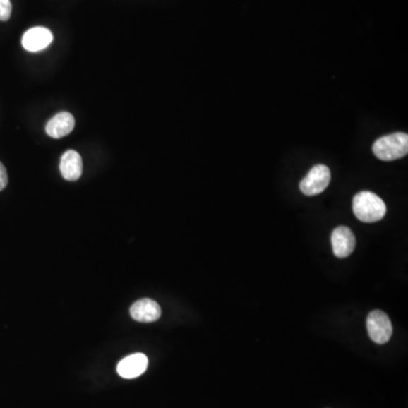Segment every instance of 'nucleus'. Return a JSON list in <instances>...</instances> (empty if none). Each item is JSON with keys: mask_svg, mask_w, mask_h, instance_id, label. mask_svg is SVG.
Returning <instances> with one entry per match:
<instances>
[{"mask_svg": "<svg viewBox=\"0 0 408 408\" xmlns=\"http://www.w3.org/2000/svg\"><path fill=\"white\" fill-rule=\"evenodd\" d=\"M353 211L361 222H377L385 216L387 207L377 194L363 191L354 196Z\"/></svg>", "mask_w": 408, "mask_h": 408, "instance_id": "1", "label": "nucleus"}, {"mask_svg": "<svg viewBox=\"0 0 408 408\" xmlns=\"http://www.w3.org/2000/svg\"><path fill=\"white\" fill-rule=\"evenodd\" d=\"M373 153L383 161H394L404 158L408 152V136L406 133H394L383 136L374 142Z\"/></svg>", "mask_w": 408, "mask_h": 408, "instance_id": "2", "label": "nucleus"}, {"mask_svg": "<svg viewBox=\"0 0 408 408\" xmlns=\"http://www.w3.org/2000/svg\"><path fill=\"white\" fill-rule=\"evenodd\" d=\"M368 336L376 344L383 345L392 336V325L389 316L383 311H372L366 319Z\"/></svg>", "mask_w": 408, "mask_h": 408, "instance_id": "3", "label": "nucleus"}, {"mask_svg": "<svg viewBox=\"0 0 408 408\" xmlns=\"http://www.w3.org/2000/svg\"><path fill=\"white\" fill-rule=\"evenodd\" d=\"M330 179V169L325 164H316L301 181L299 188L305 196H318L328 187Z\"/></svg>", "mask_w": 408, "mask_h": 408, "instance_id": "4", "label": "nucleus"}, {"mask_svg": "<svg viewBox=\"0 0 408 408\" xmlns=\"http://www.w3.org/2000/svg\"><path fill=\"white\" fill-rule=\"evenodd\" d=\"M331 244L337 258H347L355 250V236L353 232L346 226H340L331 234Z\"/></svg>", "mask_w": 408, "mask_h": 408, "instance_id": "5", "label": "nucleus"}, {"mask_svg": "<svg viewBox=\"0 0 408 408\" xmlns=\"http://www.w3.org/2000/svg\"><path fill=\"white\" fill-rule=\"evenodd\" d=\"M52 33L46 28H32L24 33L22 37V46L30 52H37L46 49L52 42Z\"/></svg>", "mask_w": 408, "mask_h": 408, "instance_id": "6", "label": "nucleus"}, {"mask_svg": "<svg viewBox=\"0 0 408 408\" xmlns=\"http://www.w3.org/2000/svg\"><path fill=\"white\" fill-rule=\"evenodd\" d=\"M149 359L142 353L132 354L118 363L117 372L124 379H136L147 371Z\"/></svg>", "mask_w": 408, "mask_h": 408, "instance_id": "7", "label": "nucleus"}, {"mask_svg": "<svg viewBox=\"0 0 408 408\" xmlns=\"http://www.w3.org/2000/svg\"><path fill=\"white\" fill-rule=\"evenodd\" d=\"M75 127V119L72 114L63 112L50 119L46 125V132L50 138H61L72 133Z\"/></svg>", "mask_w": 408, "mask_h": 408, "instance_id": "8", "label": "nucleus"}, {"mask_svg": "<svg viewBox=\"0 0 408 408\" xmlns=\"http://www.w3.org/2000/svg\"><path fill=\"white\" fill-rule=\"evenodd\" d=\"M131 316L138 322H155L160 318L161 308L153 299H140L132 305Z\"/></svg>", "mask_w": 408, "mask_h": 408, "instance_id": "9", "label": "nucleus"}, {"mask_svg": "<svg viewBox=\"0 0 408 408\" xmlns=\"http://www.w3.org/2000/svg\"><path fill=\"white\" fill-rule=\"evenodd\" d=\"M59 168H61V175L66 181H78L83 172V162H82L80 155L73 150L66 151L61 157Z\"/></svg>", "mask_w": 408, "mask_h": 408, "instance_id": "10", "label": "nucleus"}, {"mask_svg": "<svg viewBox=\"0 0 408 408\" xmlns=\"http://www.w3.org/2000/svg\"><path fill=\"white\" fill-rule=\"evenodd\" d=\"M12 15V3L11 0H0V20L6 22Z\"/></svg>", "mask_w": 408, "mask_h": 408, "instance_id": "11", "label": "nucleus"}, {"mask_svg": "<svg viewBox=\"0 0 408 408\" xmlns=\"http://www.w3.org/2000/svg\"><path fill=\"white\" fill-rule=\"evenodd\" d=\"M8 183V176H7L6 168L0 162V191H3Z\"/></svg>", "mask_w": 408, "mask_h": 408, "instance_id": "12", "label": "nucleus"}]
</instances>
